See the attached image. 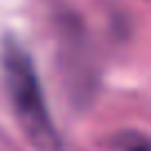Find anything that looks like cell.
Instances as JSON below:
<instances>
[{
    "instance_id": "1",
    "label": "cell",
    "mask_w": 151,
    "mask_h": 151,
    "mask_svg": "<svg viewBox=\"0 0 151 151\" xmlns=\"http://www.w3.org/2000/svg\"><path fill=\"white\" fill-rule=\"evenodd\" d=\"M2 73H5L7 93L24 131L40 145H51L53 127L40 89V80L29 53L20 45L7 42L2 51Z\"/></svg>"
},
{
    "instance_id": "2",
    "label": "cell",
    "mask_w": 151,
    "mask_h": 151,
    "mask_svg": "<svg viewBox=\"0 0 151 151\" xmlns=\"http://www.w3.org/2000/svg\"><path fill=\"white\" fill-rule=\"evenodd\" d=\"M118 147H120V151H151V145L142 136H136V133L122 136Z\"/></svg>"
}]
</instances>
